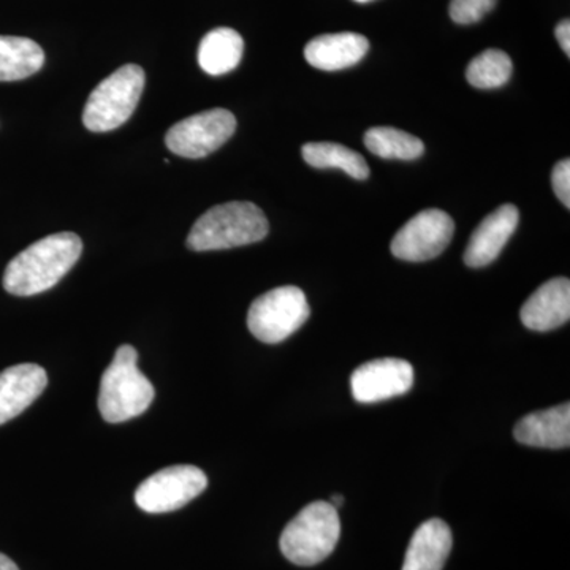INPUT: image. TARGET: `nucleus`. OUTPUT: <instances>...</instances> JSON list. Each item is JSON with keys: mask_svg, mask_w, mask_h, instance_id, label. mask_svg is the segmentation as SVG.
I'll return each instance as SVG.
<instances>
[{"mask_svg": "<svg viewBox=\"0 0 570 570\" xmlns=\"http://www.w3.org/2000/svg\"><path fill=\"white\" fill-rule=\"evenodd\" d=\"M309 314L305 292L284 285L255 299L247 313V328L262 343H283L306 324Z\"/></svg>", "mask_w": 570, "mask_h": 570, "instance_id": "obj_6", "label": "nucleus"}, {"mask_svg": "<svg viewBox=\"0 0 570 570\" xmlns=\"http://www.w3.org/2000/svg\"><path fill=\"white\" fill-rule=\"evenodd\" d=\"M551 184H553L554 194L560 198L566 208H570V160H560L554 165L551 174Z\"/></svg>", "mask_w": 570, "mask_h": 570, "instance_id": "obj_23", "label": "nucleus"}, {"mask_svg": "<svg viewBox=\"0 0 570 570\" xmlns=\"http://www.w3.org/2000/svg\"><path fill=\"white\" fill-rule=\"evenodd\" d=\"M343 502H344V498L341 497V494H335V497L332 498V502H330V504L333 505V508H341V505H343Z\"/></svg>", "mask_w": 570, "mask_h": 570, "instance_id": "obj_26", "label": "nucleus"}, {"mask_svg": "<svg viewBox=\"0 0 570 570\" xmlns=\"http://www.w3.org/2000/svg\"><path fill=\"white\" fill-rule=\"evenodd\" d=\"M521 322L532 332H551L568 324L570 318V281L554 277L540 285L524 302L520 313Z\"/></svg>", "mask_w": 570, "mask_h": 570, "instance_id": "obj_12", "label": "nucleus"}, {"mask_svg": "<svg viewBox=\"0 0 570 570\" xmlns=\"http://www.w3.org/2000/svg\"><path fill=\"white\" fill-rule=\"evenodd\" d=\"M453 538L449 524L441 519H431L420 524L412 535L403 570H442L450 551Z\"/></svg>", "mask_w": 570, "mask_h": 570, "instance_id": "obj_16", "label": "nucleus"}, {"mask_svg": "<svg viewBox=\"0 0 570 570\" xmlns=\"http://www.w3.org/2000/svg\"><path fill=\"white\" fill-rule=\"evenodd\" d=\"M47 371L33 363L7 367L0 373V425L18 417L47 389Z\"/></svg>", "mask_w": 570, "mask_h": 570, "instance_id": "obj_13", "label": "nucleus"}, {"mask_svg": "<svg viewBox=\"0 0 570 570\" xmlns=\"http://www.w3.org/2000/svg\"><path fill=\"white\" fill-rule=\"evenodd\" d=\"M80 236L62 232L45 236L18 254L3 273V288L11 295L32 296L55 287L81 257Z\"/></svg>", "mask_w": 570, "mask_h": 570, "instance_id": "obj_1", "label": "nucleus"}, {"mask_svg": "<svg viewBox=\"0 0 570 570\" xmlns=\"http://www.w3.org/2000/svg\"><path fill=\"white\" fill-rule=\"evenodd\" d=\"M137 360L135 347L124 344L105 370L99 393V411L105 422H127L151 406L156 392L149 379L138 370Z\"/></svg>", "mask_w": 570, "mask_h": 570, "instance_id": "obj_3", "label": "nucleus"}, {"mask_svg": "<svg viewBox=\"0 0 570 570\" xmlns=\"http://www.w3.org/2000/svg\"><path fill=\"white\" fill-rule=\"evenodd\" d=\"M498 0H452L449 7L450 18L456 24H474L497 6Z\"/></svg>", "mask_w": 570, "mask_h": 570, "instance_id": "obj_22", "label": "nucleus"}, {"mask_svg": "<svg viewBox=\"0 0 570 570\" xmlns=\"http://www.w3.org/2000/svg\"><path fill=\"white\" fill-rule=\"evenodd\" d=\"M268 232V219L257 205L227 202L198 217L187 236V247L195 253L232 249L262 242Z\"/></svg>", "mask_w": 570, "mask_h": 570, "instance_id": "obj_2", "label": "nucleus"}, {"mask_svg": "<svg viewBox=\"0 0 570 570\" xmlns=\"http://www.w3.org/2000/svg\"><path fill=\"white\" fill-rule=\"evenodd\" d=\"M453 232L455 223L448 213L441 209H426L400 228L390 249L400 261H431L448 249Z\"/></svg>", "mask_w": 570, "mask_h": 570, "instance_id": "obj_9", "label": "nucleus"}, {"mask_svg": "<svg viewBox=\"0 0 570 570\" xmlns=\"http://www.w3.org/2000/svg\"><path fill=\"white\" fill-rule=\"evenodd\" d=\"M208 487V478L200 468L179 464L160 469L142 480L135 491V502L142 512H174L200 497Z\"/></svg>", "mask_w": 570, "mask_h": 570, "instance_id": "obj_7", "label": "nucleus"}, {"mask_svg": "<svg viewBox=\"0 0 570 570\" xmlns=\"http://www.w3.org/2000/svg\"><path fill=\"white\" fill-rule=\"evenodd\" d=\"M512 71L513 63L508 52L491 48L472 59L468 66L466 78L474 88L497 89L508 85Z\"/></svg>", "mask_w": 570, "mask_h": 570, "instance_id": "obj_21", "label": "nucleus"}, {"mask_svg": "<svg viewBox=\"0 0 570 570\" xmlns=\"http://www.w3.org/2000/svg\"><path fill=\"white\" fill-rule=\"evenodd\" d=\"M519 219V208L510 204L499 206L497 212L489 214L469 239L464 264L471 268L493 264L515 234Z\"/></svg>", "mask_w": 570, "mask_h": 570, "instance_id": "obj_11", "label": "nucleus"}, {"mask_svg": "<svg viewBox=\"0 0 570 570\" xmlns=\"http://www.w3.org/2000/svg\"><path fill=\"white\" fill-rule=\"evenodd\" d=\"M355 2L367 3V2H373V0H355Z\"/></svg>", "mask_w": 570, "mask_h": 570, "instance_id": "obj_27", "label": "nucleus"}, {"mask_svg": "<svg viewBox=\"0 0 570 570\" xmlns=\"http://www.w3.org/2000/svg\"><path fill=\"white\" fill-rule=\"evenodd\" d=\"M235 130L234 112L214 108L176 122L165 135V145L176 156L202 159L230 140Z\"/></svg>", "mask_w": 570, "mask_h": 570, "instance_id": "obj_8", "label": "nucleus"}, {"mask_svg": "<svg viewBox=\"0 0 570 570\" xmlns=\"http://www.w3.org/2000/svg\"><path fill=\"white\" fill-rule=\"evenodd\" d=\"M145 70L127 63L112 71L89 96L82 111V122L91 132H110L121 127L140 102L145 89Z\"/></svg>", "mask_w": 570, "mask_h": 570, "instance_id": "obj_5", "label": "nucleus"}, {"mask_svg": "<svg viewBox=\"0 0 570 570\" xmlns=\"http://www.w3.org/2000/svg\"><path fill=\"white\" fill-rule=\"evenodd\" d=\"M341 535L337 509L330 502L306 505L281 534V551L296 566H316L336 549Z\"/></svg>", "mask_w": 570, "mask_h": 570, "instance_id": "obj_4", "label": "nucleus"}, {"mask_svg": "<svg viewBox=\"0 0 570 570\" xmlns=\"http://www.w3.org/2000/svg\"><path fill=\"white\" fill-rule=\"evenodd\" d=\"M367 50L370 41L360 33H325L306 45L305 58L309 66L318 70L336 71L362 61Z\"/></svg>", "mask_w": 570, "mask_h": 570, "instance_id": "obj_14", "label": "nucleus"}, {"mask_svg": "<svg viewBox=\"0 0 570 570\" xmlns=\"http://www.w3.org/2000/svg\"><path fill=\"white\" fill-rule=\"evenodd\" d=\"M554 36H557L558 43H560L561 50L566 52V56H570V22L569 20L561 21L560 24L554 29Z\"/></svg>", "mask_w": 570, "mask_h": 570, "instance_id": "obj_24", "label": "nucleus"}, {"mask_svg": "<svg viewBox=\"0 0 570 570\" xmlns=\"http://www.w3.org/2000/svg\"><path fill=\"white\" fill-rule=\"evenodd\" d=\"M45 52L26 37L0 36V81H20L43 67Z\"/></svg>", "mask_w": 570, "mask_h": 570, "instance_id": "obj_18", "label": "nucleus"}, {"mask_svg": "<svg viewBox=\"0 0 570 570\" xmlns=\"http://www.w3.org/2000/svg\"><path fill=\"white\" fill-rule=\"evenodd\" d=\"M245 41L235 29L217 28L206 33L198 47V63L212 77L228 73L242 62Z\"/></svg>", "mask_w": 570, "mask_h": 570, "instance_id": "obj_17", "label": "nucleus"}, {"mask_svg": "<svg viewBox=\"0 0 570 570\" xmlns=\"http://www.w3.org/2000/svg\"><path fill=\"white\" fill-rule=\"evenodd\" d=\"M0 570H20L6 554L0 553Z\"/></svg>", "mask_w": 570, "mask_h": 570, "instance_id": "obj_25", "label": "nucleus"}, {"mask_svg": "<svg viewBox=\"0 0 570 570\" xmlns=\"http://www.w3.org/2000/svg\"><path fill=\"white\" fill-rule=\"evenodd\" d=\"M513 436L520 444L540 449H568L570 445V404L532 412L517 423Z\"/></svg>", "mask_w": 570, "mask_h": 570, "instance_id": "obj_15", "label": "nucleus"}, {"mask_svg": "<svg viewBox=\"0 0 570 570\" xmlns=\"http://www.w3.org/2000/svg\"><path fill=\"white\" fill-rule=\"evenodd\" d=\"M365 146L382 159L390 160H415L425 153V145L420 138L393 127H373L367 130Z\"/></svg>", "mask_w": 570, "mask_h": 570, "instance_id": "obj_20", "label": "nucleus"}, {"mask_svg": "<svg viewBox=\"0 0 570 570\" xmlns=\"http://www.w3.org/2000/svg\"><path fill=\"white\" fill-rule=\"evenodd\" d=\"M302 154L305 163L314 168H340L360 181L370 176L365 157L337 142H307Z\"/></svg>", "mask_w": 570, "mask_h": 570, "instance_id": "obj_19", "label": "nucleus"}, {"mask_svg": "<svg viewBox=\"0 0 570 570\" xmlns=\"http://www.w3.org/2000/svg\"><path fill=\"white\" fill-rule=\"evenodd\" d=\"M414 385V367L406 360L381 358L356 367L352 395L363 404L379 403L407 393Z\"/></svg>", "mask_w": 570, "mask_h": 570, "instance_id": "obj_10", "label": "nucleus"}]
</instances>
